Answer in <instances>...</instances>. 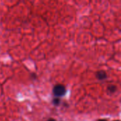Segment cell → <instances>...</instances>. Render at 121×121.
<instances>
[{"label": "cell", "instance_id": "obj_1", "mask_svg": "<svg viewBox=\"0 0 121 121\" xmlns=\"http://www.w3.org/2000/svg\"><path fill=\"white\" fill-rule=\"evenodd\" d=\"M66 91L65 86L62 84H57L53 88V94L55 96H57V98L64 96L66 94Z\"/></svg>", "mask_w": 121, "mask_h": 121}, {"label": "cell", "instance_id": "obj_2", "mask_svg": "<svg viewBox=\"0 0 121 121\" xmlns=\"http://www.w3.org/2000/svg\"><path fill=\"white\" fill-rule=\"evenodd\" d=\"M96 78L99 80H104V79H106L107 78V74L104 70L99 71L96 73Z\"/></svg>", "mask_w": 121, "mask_h": 121}, {"label": "cell", "instance_id": "obj_3", "mask_svg": "<svg viewBox=\"0 0 121 121\" xmlns=\"http://www.w3.org/2000/svg\"><path fill=\"white\" fill-rule=\"evenodd\" d=\"M116 86L115 85H110L108 87V92H110L111 94H113V93H115L116 91Z\"/></svg>", "mask_w": 121, "mask_h": 121}, {"label": "cell", "instance_id": "obj_6", "mask_svg": "<svg viewBox=\"0 0 121 121\" xmlns=\"http://www.w3.org/2000/svg\"><path fill=\"white\" fill-rule=\"evenodd\" d=\"M99 121H107L106 120H104V119H101V120H99Z\"/></svg>", "mask_w": 121, "mask_h": 121}, {"label": "cell", "instance_id": "obj_7", "mask_svg": "<svg viewBox=\"0 0 121 121\" xmlns=\"http://www.w3.org/2000/svg\"></svg>", "mask_w": 121, "mask_h": 121}, {"label": "cell", "instance_id": "obj_4", "mask_svg": "<svg viewBox=\"0 0 121 121\" xmlns=\"http://www.w3.org/2000/svg\"><path fill=\"white\" fill-rule=\"evenodd\" d=\"M52 104L55 105V106H58L60 104V99L59 98H55L53 100H52Z\"/></svg>", "mask_w": 121, "mask_h": 121}, {"label": "cell", "instance_id": "obj_5", "mask_svg": "<svg viewBox=\"0 0 121 121\" xmlns=\"http://www.w3.org/2000/svg\"><path fill=\"white\" fill-rule=\"evenodd\" d=\"M47 121H56L55 119H53V118H50L49 120H48Z\"/></svg>", "mask_w": 121, "mask_h": 121}]
</instances>
